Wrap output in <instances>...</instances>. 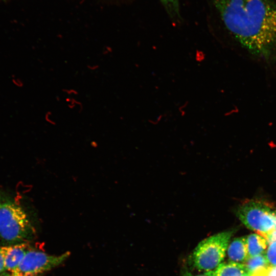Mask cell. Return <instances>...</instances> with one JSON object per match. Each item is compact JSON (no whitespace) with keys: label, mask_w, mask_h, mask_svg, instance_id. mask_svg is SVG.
I'll use <instances>...</instances> for the list:
<instances>
[{"label":"cell","mask_w":276,"mask_h":276,"mask_svg":"<svg viewBox=\"0 0 276 276\" xmlns=\"http://www.w3.org/2000/svg\"><path fill=\"white\" fill-rule=\"evenodd\" d=\"M29 249V245L25 242L0 247L4 262L5 271L17 267Z\"/></svg>","instance_id":"obj_6"},{"label":"cell","mask_w":276,"mask_h":276,"mask_svg":"<svg viewBox=\"0 0 276 276\" xmlns=\"http://www.w3.org/2000/svg\"><path fill=\"white\" fill-rule=\"evenodd\" d=\"M183 276H206L205 274H194L189 272H185L183 274Z\"/></svg>","instance_id":"obj_19"},{"label":"cell","mask_w":276,"mask_h":276,"mask_svg":"<svg viewBox=\"0 0 276 276\" xmlns=\"http://www.w3.org/2000/svg\"><path fill=\"white\" fill-rule=\"evenodd\" d=\"M249 276H276V266L269 265L256 270Z\"/></svg>","instance_id":"obj_13"},{"label":"cell","mask_w":276,"mask_h":276,"mask_svg":"<svg viewBox=\"0 0 276 276\" xmlns=\"http://www.w3.org/2000/svg\"><path fill=\"white\" fill-rule=\"evenodd\" d=\"M235 232L236 229H231L213 235L200 242L192 254L194 267L204 272L216 268L222 263L230 239Z\"/></svg>","instance_id":"obj_4"},{"label":"cell","mask_w":276,"mask_h":276,"mask_svg":"<svg viewBox=\"0 0 276 276\" xmlns=\"http://www.w3.org/2000/svg\"><path fill=\"white\" fill-rule=\"evenodd\" d=\"M248 258L264 254L268 244L266 239L261 235L255 233L246 237Z\"/></svg>","instance_id":"obj_9"},{"label":"cell","mask_w":276,"mask_h":276,"mask_svg":"<svg viewBox=\"0 0 276 276\" xmlns=\"http://www.w3.org/2000/svg\"><path fill=\"white\" fill-rule=\"evenodd\" d=\"M206 276H249L243 264L229 261L221 263L213 270L204 272Z\"/></svg>","instance_id":"obj_7"},{"label":"cell","mask_w":276,"mask_h":276,"mask_svg":"<svg viewBox=\"0 0 276 276\" xmlns=\"http://www.w3.org/2000/svg\"><path fill=\"white\" fill-rule=\"evenodd\" d=\"M99 65L98 64H88L87 65V68L90 71H96L99 68Z\"/></svg>","instance_id":"obj_18"},{"label":"cell","mask_w":276,"mask_h":276,"mask_svg":"<svg viewBox=\"0 0 276 276\" xmlns=\"http://www.w3.org/2000/svg\"><path fill=\"white\" fill-rule=\"evenodd\" d=\"M113 52L112 48L109 46H105L103 48L102 53L103 55H107Z\"/></svg>","instance_id":"obj_16"},{"label":"cell","mask_w":276,"mask_h":276,"mask_svg":"<svg viewBox=\"0 0 276 276\" xmlns=\"http://www.w3.org/2000/svg\"><path fill=\"white\" fill-rule=\"evenodd\" d=\"M169 14L172 17L179 15V0H160Z\"/></svg>","instance_id":"obj_11"},{"label":"cell","mask_w":276,"mask_h":276,"mask_svg":"<svg viewBox=\"0 0 276 276\" xmlns=\"http://www.w3.org/2000/svg\"><path fill=\"white\" fill-rule=\"evenodd\" d=\"M232 37L250 54L267 58L276 51L273 0H212Z\"/></svg>","instance_id":"obj_1"},{"label":"cell","mask_w":276,"mask_h":276,"mask_svg":"<svg viewBox=\"0 0 276 276\" xmlns=\"http://www.w3.org/2000/svg\"><path fill=\"white\" fill-rule=\"evenodd\" d=\"M5 271V266L3 257L0 251V276Z\"/></svg>","instance_id":"obj_17"},{"label":"cell","mask_w":276,"mask_h":276,"mask_svg":"<svg viewBox=\"0 0 276 276\" xmlns=\"http://www.w3.org/2000/svg\"><path fill=\"white\" fill-rule=\"evenodd\" d=\"M265 255L269 264L276 266V242H272L268 244Z\"/></svg>","instance_id":"obj_12"},{"label":"cell","mask_w":276,"mask_h":276,"mask_svg":"<svg viewBox=\"0 0 276 276\" xmlns=\"http://www.w3.org/2000/svg\"><path fill=\"white\" fill-rule=\"evenodd\" d=\"M243 264L249 274L269 265L265 254L248 258Z\"/></svg>","instance_id":"obj_10"},{"label":"cell","mask_w":276,"mask_h":276,"mask_svg":"<svg viewBox=\"0 0 276 276\" xmlns=\"http://www.w3.org/2000/svg\"><path fill=\"white\" fill-rule=\"evenodd\" d=\"M70 255L68 251L56 256L29 249L17 267L1 276H40L60 265Z\"/></svg>","instance_id":"obj_5"},{"label":"cell","mask_w":276,"mask_h":276,"mask_svg":"<svg viewBox=\"0 0 276 276\" xmlns=\"http://www.w3.org/2000/svg\"><path fill=\"white\" fill-rule=\"evenodd\" d=\"M62 91L68 96H76L79 94L78 91L74 88H63Z\"/></svg>","instance_id":"obj_15"},{"label":"cell","mask_w":276,"mask_h":276,"mask_svg":"<svg viewBox=\"0 0 276 276\" xmlns=\"http://www.w3.org/2000/svg\"><path fill=\"white\" fill-rule=\"evenodd\" d=\"M65 101L67 103V106L70 109H73L78 107L79 112H81L83 109L82 103L73 97L66 98Z\"/></svg>","instance_id":"obj_14"},{"label":"cell","mask_w":276,"mask_h":276,"mask_svg":"<svg viewBox=\"0 0 276 276\" xmlns=\"http://www.w3.org/2000/svg\"><path fill=\"white\" fill-rule=\"evenodd\" d=\"M227 254L229 261L243 264L248 258L246 237L234 239L228 244Z\"/></svg>","instance_id":"obj_8"},{"label":"cell","mask_w":276,"mask_h":276,"mask_svg":"<svg viewBox=\"0 0 276 276\" xmlns=\"http://www.w3.org/2000/svg\"><path fill=\"white\" fill-rule=\"evenodd\" d=\"M236 214L246 227L264 238L276 231V206L270 202L246 199L239 204Z\"/></svg>","instance_id":"obj_3"},{"label":"cell","mask_w":276,"mask_h":276,"mask_svg":"<svg viewBox=\"0 0 276 276\" xmlns=\"http://www.w3.org/2000/svg\"><path fill=\"white\" fill-rule=\"evenodd\" d=\"M33 228L22 208L13 200L0 195V238L21 242L31 237Z\"/></svg>","instance_id":"obj_2"}]
</instances>
